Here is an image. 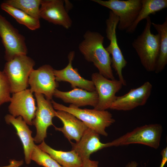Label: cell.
Listing matches in <instances>:
<instances>
[{"label":"cell","instance_id":"obj_25","mask_svg":"<svg viewBox=\"0 0 167 167\" xmlns=\"http://www.w3.org/2000/svg\"><path fill=\"white\" fill-rule=\"evenodd\" d=\"M31 159L44 167H62L49 154L36 144L32 152Z\"/></svg>","mask_w":167,"mask_h":167},{"label":"cell","instance_id":"obj_6","mask_svg":"<svg viewBox=\"0 0 167 167\" xmlns=\"http://www.w3.org/2000/svg\"><path fill=\"white\" fill-rule=\"evenodd\" d=\"M0 37L5 49L4 57L7 61L15 57L27 55L24 37L0 14Z\"/></svg>","mask_w":167,"mask_h":167},{"label":"cell","instance_id":"obj_11","mask_svg":"<svg viewBox=\"0 0 167 167\" xmlns=\"http://www.w3.org/2000/svg\"><path fill=\"white\" fill-rule=\"evenodd\" d=\"M91 78L98 96V103L94 109H110L116 99V94L123 86L122 82L119 80L107 79L99 72L93 73Z\"/></svg>","mask_w":167,"mask_h":167},{"label":"cell","instance_id":"obj_12","mask_svg":"<svg viewBox=\"0 0 167 167\" xmlns=\"http://www.w3.org/2000/svg\"><path fill=\"white\" fill-rule=\"evenodd\" d=\"M8 110L15 117L21 116L28 125H32L36 107L32 93L30 89L12 93Z\"/></svg>","mask_w":167,"mask_h":167},{"label":"cell","instance_id":"obj_1","mask_svg":"<svg viewBox=\"0 0 167 167\" xmlns=\"http://www.w3.org/2000/svg\"><path fill=\"white\" fill-rule=\"evenodd\" d=\"M84 38L79 45V49L85 59L92 62L99 73L105 77L115 79L111 67V58L103 45L104 36L98 32L88 31Z\"/></svg>","mask_w":167,"mask_h":167},{"label":"cell","instance_id":"obj_19","mask_svg":"<svg viewBox=\"0 0 167 167\" xmlns=\"http://www.w3.org/2000/svg\"><path fill=\"white\" fill-rule=\"evenodd\" d=\"M5 118L7 124H11L15 128L16 134L23 145L25 162L27 164H29L31 160V155L35 145L32 136V131L21 116L16 118L11 114H7Z\"/></svg>","mask_w":167,"mask_h":167},{"label":"cell","instance_id":"obj_29","mask_svg":"<svg viewBox=\"0 0 167 167\" xmlns=\"http://www.w3.org/2000/svg\"><path fill=\"white\" fill-rule=\"evenodd\" d=\"M10 164L8 165L0 167H19L23 164V161L12 160L10 161Z\"/></svg>","mask_w":167,"mask_h":167},{"label":"cell","instance_id":"obj_4","mask_svg":"<svg viewBox=\"0 0 167 167\" xmlns=\"http://www.w3.org/2000/svg\"><path fill=\"white\" fill-rule=\"evenodd\" d=\"M35 63L26 55L17 56L5 63L3 71L10 86L11 93L27 89L30 74Z\"/></svg>","mask_w":167,"mask_h":167},{"label":"cell","instance_id":"obj_20","mask_svg":"<svg viewBox=\"0 0 167 167\" xmlns=\"http://www.w3.org/2000/svg\"><path fill=\"white\" fill-rule=\"evenodd\" d=\"M49 154L62 167H81L82 161L74 150L65 152L55 150L42 141L38 145Z\"/></svg>","mask_w":167,"mask_h":167},{"label":"cell","instance_id":"obj_23","mask_svg":"<svg viewBox=\"0 0 167 167\" xmlns=\"http://www.w3.org/2000/svg\"><path fill=\"white\" fill-rule=\"evenodd\" d=\"M0 7L2 9L13 17L18 23L24 25L29 29L34 30L40 28L39 19L33 18L4 2L1 4Z\"/></svg>","mask_w":167,"mask_h":167},{"label":"cell","instance_id":"obj_15","mask_svg":"<svg viewBox=\"0 0 167 167\" xmlns=\"http://www.w3.org/2000/svg\"><path fill=\"white\" fill-rule=\"evenodd\" d=\"M74 56V52H71L68 55L69 62L67 66L61 70L54 69L56 81L68 82L73 88H78L89 92L95 91V88L92 81L82 77L79 73L78 69L73 67L72 62Z\"/></svg>","mask_w":167,"mask_h":167},{"label":"cell","instance_id":"obj_24","mask_svg":"<svg viewBox=\"0 0 167 167\" xmlns=\"http://www.w3.org/2000/svg\"><path fill=\"white\" fill-rule=\"evenodd\" d=\"M41 1V0H7L4 2L33 18L39 19Z\"/></svg>","mask_w":167,"mask_h":167},{"label":"cell","instance_id":"obj_5","mask_svg":"<svg viewBox=\"0 0 167 167\" xmlns=\"http://www.w3.org/2000/svg\"><path fill=\"white\" fill-rule=\"evenodd\" d=\"M162 131V126L160 124H151L137 127L110 142L111 147L139 144L156 149L160 146Z\"/></svg>","mask_w":167,"mask_h":167},{"label":"cell","instance_id":"obj_17","mask_svg":"<svg viewBox=\"0 0 167 167\" xmlns=\"http://www.w3.org/2000/svg\"><path fill=\"white\" fill-rule=\"evenodd\" d=\"M53 96L61 99L65 103L78 107L88 105L95 108L98 101L96 90L89 92L78 88H74L67 92L62 91L56 89Z\"/></svg>","mask_w":167,"mask_h":167},{"label":"cell","instance_id":"obj_28","mask_svg":"<svg viewBox=\"0 0 167 167\" xmlns=\"http://www.w3.org/2000/svg\"><path fill=\"white\" fill-rule=\"evenodd\" d=\"M161 154L162 156V160L159 167H164L167 161V147L163 148Z\"/></svg>","mask_w":167,"mask_h":167},{"label":"cell","instance_id":"obj_9","mask_svg":"<svg viewBox=\"0 0 167 167\" xmlns=\"http://www.w3.org/2000/svg\"><path fill=\"white\" fill-rule=\"evenodd\" d=\"M54 70L53 68L48 64L43 65L36 70L33 69L28 80L31 91L41 94L47 99L52 100L54 92L59 85Z\"/></svg>","mask_w":167,"mask_h":167},{"label":"cell","instance_id":"obj_18","mask_svg":"<svg viewBox=\"0 0 167 167\" xmlns=\"http://www.w3.org/2000/svg\"><path fill=\"white\" fill-rule=\"evenodd\" d=\"M56 117L62 121L63 126H54L55 130L62 132L70 142L71 140H75L76 142L79 141L88 128L82 121L67 112L57 110L56 111Z\"/></svg>","mask_w":167,"mask_h":167},{"label":"cell","instance_id":"obj_2","mask_svg":"<svg viewBox=\"0 0 167 167\" xmlns=\"http://www.w3.org/2000/svg\"><path fill=\"white\" fill-rule=\"evenodd\" d=\"M146 19L143 31L134 40L132 45L145 70L153 72L155 71L159 53L160 36L158 33L154 35L151 32L150 17L149 16Z\"/></svg>","mask_w":167,"mask_h":167},{"label":"cell","instance_id":"obj_10","mask_svg":"<svg viewBox=\"0 0 167 167\" xmlns=\"http://www.w3.org/2000/svg\"><path fill=\"white\" fill-rule=\"evenodd\" d=\"M37 106L35 117L32 120V125L36 128V136L33 138L36 143H41L47 137V130L50 126H54L52 122L53 118L56 116V111L51 101L44 97V95L35 93Z\"/></svg>","mask_w":167,"mask_h":167},{"label":"cell","instance_id":"obj_27","mask_svg":"<svg viewBox=\"0 0 167 167\" xmlns=\"http://www.w3.org/2000/svg\"><path fill=\"white\" fill-rule=\"evenodd\" d=\"M82 161L81 167H98L99 162L98 161L91 160L90 158L85 159Z\"/></svg>","mask_w":167,"mask_h":167},{"label":"cell","instance_id":"obj_21","mask_svg":"<svg viewBox=\"0 0 167 167\" xmlns=\"http://www.w3.org/2000/svg\"><path fill=\"white\" fill-rule=\"evenodd\" d=\"M141 10L135 22L126 31L127 33H133L139 23L149 15L155 14L167 7V0H141Z\"/></svg>","mask_w":167,"mask_h":167},{"label":"cell","instance_id":"obj_3","mask_svg":"<svg viewBox=\"0 0 167 167\" xmlns=\"http://www.w3.org/2000/svg\"><path fill=\"white\" fill-rule=\"evenodd\" d=\"M51 102L54 109L72 114L82 121L88 128L104 136L108 135L106 128L115 122L112 114L106 110L82 109L71 104L67 107L53 100Z\"/></svg>","mask_w":167,"mask_h":167},{"label":"cell","instance_id":"obj_30","mask_svg":"<svg viewBox=\"0 0 167 167\" xmlns=\"http://www.w3.org/2000/svg\"><path fill=\"white\" fill-rule=\"evenodd\" d=\"M138 164L135 161H131L129 162L126 165L125 167H137Z\"/></svg>","mask_w":167,"mask_h":167},{"label":"cell","instance_id":"obj_22","mask_svg":"<svg viewBox=\"0 0 167 167\" xmlns=\"http://www.w3.org/2000/svg\"><path fill=\"white\" fill-rule=\"evenodd\" d=\"M152 25L160 36V47L155 72L158 74L165 69L167 64V17L162 24L152 22Z\"/></svg>","mask_w":167,"mask_h":167},{"label":"cell","instance_id":"obj_14","mask_svg":"<svg viewBox=\"0 0 167 167\" xmlns=\"http://www.w3.org/2000/svg\"><path fill=\"white\" fill-rule=\"evenodd\" d=\"M64 2L62 0H41L40 18L69 29L72 25V21L64 6Z\"/></svg>","mask_w":167,"mask_h":167},{"label":"cell","instance_id":"obj_8","mask_svg":"<svg viewBox=\"0 0 167 167\" xmlns=\"http://www.w3.org/2000/svg\"><path fill=\"white\" fill-rule=\"evenodd\" d=\"M119 18L110 11L108 18L105 22V32L108 39L110 41L109 45L105 48L112 56V65L116 72L119 79L123 86L126 85V82L122 75L123 69L126 66L127 62L124 58L118 44L116 29Z\"/></svg>","mask_w":167,"mask_h":167},{"label":"cell","instance_id":"obj_7","mask_svg":"<svg viewBox=\"0 0 167 167\" xmlns=\"http://www.w3.org/2000/svg\"><path fill=\"white\" fill-rule=\"evenodd\" d=\"M111 10L119 18L117 26L120 31H126L137 18L142 7L141 0H92Z\"/></svg>","mask_w":167,"mask_h":167},{"label":"cell","instance_id":"obj_26","mask_svg":"<svg viewBox=\"0 0 167 167\" xmlns=\"http://www.w3.org/2000/svg\"><path fill=\"white\" fill-rule=\"evenodd\" d=\"M11 93L8 79L3 72L0 71V106L5 103L10 101Z\"/></svg>","mask_w":167,"mask_h":167},{"label":"cell","instance_id":"obj_13","mask_svg":"<svg viewBox=\"0 0 167 167\" xmlns=\"http://www.w3.org/2000/svg\"><path fill=\"white\" fill-rule=\"evenodd\" d=\"M152 88L151 83L146 81L140 87L131 89L124 95L116 96L110 109L127 111L143 106L150 96Z\"/></svg>","mask_w":167,"mask_h":167},{"label":"cell","instance_id":"obj_16","mask_svg":"<svg viewBox=\"0 0 167 167\" xmlns=\"http://www.w3.org/2000/svg\"><path fill=\"white\" fill-rule=\"evenodd\" d=\"M72 150L78 154L82 160L89 159L92 153L104 148L111 147L110 142L104 143L100 141V134L88 128L80 140L76 143L70 142Z\"/></svg>","mask_w":167,"mask_h":167}]
</instances>
